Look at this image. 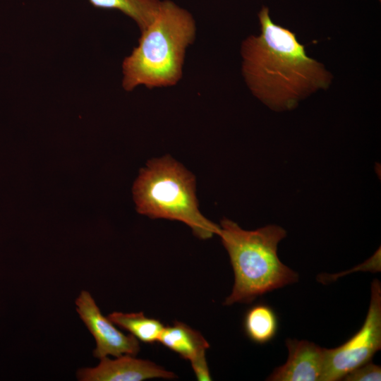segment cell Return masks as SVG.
Segmentation results:
<instances>
[{"label":"cell","instance_id":"obj_1","mask_svg":"<svg viewBox=\"0 0 381 381\" xmlns=\"http://www.w3.org/2000/svg\"><path fill=\"white\" fill-rule=\"evenodd\" d=\"M260 33L241 43V72L251 93L275 111L291 110L332 83L325 66L310 58L294 32L274 23L267 6L258 14Z\"/></svg>","mask_w":381,"mask_h":381},{"label":"cell","instance_id":"obj_2","mask_svg":"<svg viewBox=\"0 0 381 381\" xmlns=\"http://www.w3.org/2000/svg\"><path fill=\"white\" fill-rule=\"evenodd\" d=\"M196 33V22L189 11L171 0H161L155 18L140 32L138 45L123 60V89L176 85Z\"/></svg>","mask_w":381,"mask_h":381},{"label":"cell","instance_id":"obj_3","mask_svg":"<svg viewBox=\"0 0 381 381\" xmlns=\"http://www.w3.org/2000/svg\"><path fill=\"white\" fill-rule=\"evenodd\" d=\"M219 226L218 235L234 273V284L224 305L249 303L261 295L298 282V273L278 257V244L286 235L282 227L267 225L248 231L228 219H222Z\"/></svg>","mask_w":381,"mask_h":381},{"label":"cell","instance_id":"obj_4","mask_svg":"<svg viewBox=\"0 0 381 381\" xmlns=\"http://www.w3.org/2000/svg\"><path fill=\"white\" fill-rule=\"evenodd\" d=\"M133 192L140 214L182 222L202 239L219 233L220 226L198 209L195 178L171 157L150 161L140 170Z\"/></svg>","mask_w":381,"mask_h":381},{"label":"cell","instance_id":"obj_5","mask_svg":"<svg viewBox=\"0 0 381 381\" xmlns=\"http://www.w3.org/2000/svg\"><path fill=\"white\" fill-rule=\"evenodd\" d=\"M381 349V284H371L369 308L362 327L342 345L325 349L324 370L320 381L341 380L353 369L371 361Z\"/></svg>","mask_w":381,"mask_h":381},{"label":"cell","instance_id":"obj_6","mask_svg":"<svg viewBox=\"0 0 381 381\" xmlns=\"http://www.w3.org/2000/svg\"><path fill=\"white\" fill-rule=\"evenodd\" d=\"M76 310L95 339V357L102 358L111 355L135 356L140 351L138 339L132 334L125 335L100 312L89 292L83 291L75 301Z\"/></svg>","mask_w":381,"mask_h":381},{"label":"cell","instance_id":"obj_7","mask_svg":"<svg viewBox=\"0 0 381 381\" xmlns=\"http://www.w3.org/2000/svg\"><path fill=\"white\" fill-rule=\"evenodd\" d=\"M95 368H81L78 378L82 381H141L152 378L172 379L174 373L167 371L155 363L135 358L131 355L100 358Z\"/></svg>","mask_w":381,"mask_h":381},{"label":"cell","instance_id":"obj_8","mask_svg":"<svg viewBox=\"0 0 381 381\" xmlns=\"http://www.w3.org/2000/svg\"><path fill=\"white\" fill-rule=\"evenodd\" d=\"M288 358L266 379L270 381H320L325 349L306 340L286 339Z\"/></svg>","mask_w":381,"mask_h":381},{"label":"cell","instance_id":"obj_9","mask_svg":"<svg viewBox=\"0 0 381 381\" xmlns=\"http://www.w3.org/2000/svg\"><path fill=\"white\" fill-rule=\"evenodd\" d=\"M158 341L190 362L205 356L210 346L199 332L181 322L164 327Z\"/></svg>","mask_w":381,"mask_h":381},{"label":"cell","instance_id":"obj_10","mask_svg":"<svg viewBox=\"0 0 381 381\" xmlns=\"http://www.w3.org/2000/svg\"><path fill=\"white\" fill-rule=\"evenodd\" d=\"M95 8L118 11L135 23L140 32L155 18L161 0H88Z\"/></svg>","mask_w":381,"mask_h":381},{"label":"cell","instance_id":"obj_11","mask_svg":"<svg viewBox=\"0 0 381 381\" xmlns=\"http://www.w3.org/2000/svg\"><path fill=\"white\" fill-rule=\"evenodd\" d=\"M243 327L247 337L252 341L264 344L270 341L277 332V316L270 306L257 304L246 313Z\"/></svg>","mask_w":381,"mask_h":381},{"label":"cell","instance_id":"obj_12","mask_svg":"<svg viewBox=\"0 0 381 381\" xmlns=\"http://www.w3.org/2000/svg\"><path fill=\"white\" fill-rule=\"evenodd\" d=\"M114 325L129 332L145 343L158 341L164 325L158 320L149 318L143 313H123L114 312L107 317Z\"/></svg>","mask_w":381,"mask_h":381},{"label":"cell","instance_id":"obj_13","mask_svg":"<svg viewBox=\"0 0 381 381\" xmlns=\"http://www.w3.org/2000/svg\"><path fill=\"white\" fill-rule=\"evenodd\" d=\"M380 380L381 368L371 361L353 369L341 379L346 381H380Z\"/></svg>","mask_w":381,"mask_h":381},{"label":"cell","instance_id":"obj_14","mask_svg":"<svg viewBox=\"0 0 381 381\" xmlns=\"http://www.w3.org/2000/svg\"><path fill=\"white\" fill-rule=\"evenodd\" d=\"M190 363L195 376L198 380H211V376L208 369L205 356L198 358Z\"/></svg>","mask_w":381,"mask_h":381}]
</instances>
